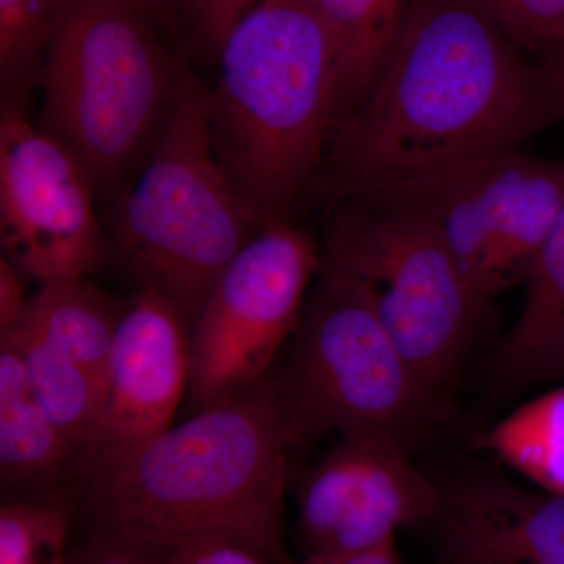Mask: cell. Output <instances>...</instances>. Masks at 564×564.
<instances>
[{"instance_id":"cell-1","label":"cell","mask_w":564,"mask_h":564,"mask_svg":"<svg viewBox=\"0 0 564 564\" xmlns=\"http://www.w3.org/2000/svg\"><path fill=\"white\" fill-rule=\"evenodd\" d=\"M564 122V87L470 0H410L380 79L337 122L304 198L337 203L518 151Z\"/></svg>"},{"instance_id":"cell-2","label":"cell","mask_w":564,"mask_h":564,"mask_svg":"<svg viewBox=\"0 0 564 564\" xmlns=\"http://www.w3.org/2000/svg\"><path fill=\"white\" fill-rule=\"evenodd\" d=\"M291 433L269 375L150 443L66 481L80 534L170 545L195 536L250 544L272 564L284 547Z\"/></svg>"},{"instance_id":"cell-3","label":"cell","mask_w":564,"mask_h":564,"mask_svg":"<svg viewBox=\"0 0 564 564\" xmlns=\"http://www.w3.org/2000/svg\"><path fill=\"white\" fill-rule=\"evenodd\" d=\"M218 52L206 98L215 159L262 225L291 218L336 124L328 32L311 0H261Z\"/></svg>"},{"instance_id":"cell-4","label":"cell","mask_w":564,"mask_h":564,"mask_svg":"<svg viewBox=\"0 0 564 564\" xmlns=\"http://www.w3.org/2000/svg\"><path fill=\"white\" fill-rule=\"evenodd\" d=\"M141 9L137 0H62L40 69L41 131L96 192L117 188L154 150L184 76Z\"/></svg>"},{"instance_id":"cell-5","label":"cell","mask_w":564,"mask_h":564,"mask_svg":"<svg viewBox=\"0 0 564 564\" xmlns=\"http://www.w3.org/2000/svg\"><path fill=\"white\" fill-rule=\"evenodd\" d=\"M207 90L182 76L161 140L110 214L111 261L139 292L172 304L193 329L215 282L262 223L212 150Z\"/></svg>"},{"instance_id":"cell-6","label":"cell","mask_w":564,"mask_h":564,"mask_svg":"<svg viewBox=\"0 0 564 564\" xmlns=\"http://www.w3.org/2000/svg\"><path fill=\"white\" fill-rule=\"evenodd\" d=\"M293 452L328 433L414 444L445 414L393 343L369 289L322 267L295 332L270 367Z\"/></svg>"},{"instance_id":"cell-7","label":"cell","mask_w":564,"mask_h":564,"mask_svg":"<svg viewBox=\"0 0 564 564\" xmlns=\"http://www.w3.org/2000/svg\"><path fill=\"white\" fill-rule=\"evenodd\" d=\"M322 267L358 278L415 377L443 400L478 317L432 212L403 187L361 193L332 209Z\"/></svg>"},{"instance_id":"cell-8","label":"cell","mask_w":564,"mask_h":564,"mask_svg":"<svg viewBox=\"0 0 564 564\" xmlns=\"http://www.w3.org/2000/svg\"><path fill=\"white\" fill-rule=\"evenodd\" d=\"M321 269V247L291 218L267 221L245 245L215 282L191 333L188 414L232 399L269 372Z\"/></svg>"},{"instance_id":"cell-9","label":"cell","mask_w":564,"mask_h":564,"mask_svg":"<svg viewBox=\"0 0 564 564\" xmlns=\"http://www.w3.org/2000/svg\"><path fill=\"white\" fill-rule=\"evenodd\" d=\"M478 317L525 281L564 202V162L505 152L421 184Z\"/></svg>"},{"instance_id":"cell-10","label":"cell","mask_w":564,"mask_h":564,"mask_svg":"<svg viewBox=\"0 0 564 564\" xmlns=\"http://www.w3.org/2000/svg\"><path fill=\"white\" fill-rule=\"evenodd\" d=\"M93 185L65 147L24 113L0 120V242L22 276L85 280L111 261L109 236L93 209Z\"/></svg>"},{"instance_id":"cell-11","label":"cell","mask_w":564,"mask_h":564,"mask_svg":"<svg viewBox=\"0 0 564 564\" xmlns=\"http://www.w3.org/2000/svg\"><path fill=\"white\" fill-rule=\"evenodd\" d=\"M402 445L377 434H343L300 475L295 541L302 556L351 554L423 529L437 485L415 469Z\"/></svg>"},{"instance_id":"cell-12","label":"cell","mask_w":564,"mask_h":564,"mask_svg":"<svg viewBox=\"0 0 564 564\" xmlns=\"http://www.w3.org/2000/svg\"><path fill=\"white\" fill-rule=\"evenodd\" d=\"M191 377V329L154 292L122 315L101 415L70 456L62 486L107 466L172 429Z\"/></svg>"},{"instance_id":"cell-13","label":"cell","mask_w":564,"mask_h":564,"mask_svg":"<svg viewBox=\"0 0 564 564\" xmlns=\"http://www.w3.org/2000/svg\"><path fill=\"white\" fill-rule=\"evenodd\" d=\"M436 485L422 529L434 564H564V496L529 491L494 467Z\"/></svg>"},{"instance_id":"cell-14","label":"cell","mask_w":564,"mask_h":564,"mask_svg":"<svg viewBox=\"0 0 564 564\" xmlns=\"http://www.w3.org/2000/svg\"><path fill=\"white\" fill-rule=\"evenodd\" d=\"M525 282L524 307L492 362L507 392L564 380V202Z\"/></svg>"},{"instance_id":"cell-15","label":"cell","mask_w":564,"mask_h":564,"mask_svg":"<svg viewBox=\"0 0 564 564\" xmlns=\"http://www.w3.org/2000/svg\"><path fill=\"white\" fill-rule=\"evenodd\" d=\"M74 445L36 402L20 352L0 347V480L44 499L62 494Z\"/></svg>"},{"instance_id":"cell-16","label":"cell","mask_w":564,"mask_h":564,"mask_svg":"<svg viewBox=\"0 0 564 564\" xmlns=\"http://www.w3.org/2000/svg\"><path fill=\"white\" fill-rule=\"evenodd\" d=\"M124 313L110 295L85 278L44 284L28 299L11 326L50 345L107 391L115 339Z\"/></svg>"},{"instance_id":"cell-17","label":"cell","mask_w":564,"mask_h":564,"mask_svg":"<svg viewBox=\"0 0 564 564\" xmlns=\"http://www.w3.org/2000/svg\"><path fill=\"white\" fill-rule=\"evenodd\" d=\"M311 2L332 40L337 124L362 106L380 79L402 32L410 0Z\"/></svg>"},{"instance_id":"cell-18","label":"cell","mask_w":564,"mask_h":564,"mask_svg":"<svg viewBox=\"0 0 564 564\" xmlns=\"http://www.w3.org/2000/svg\"><path fill=\"white\" fill-rule=\"evenodd\" d=\"M0 347L20 352L33 397L76 452L101 415L106 389L77 364L14 326L0 332Z\"/></svg>"},{"instance_id":"cell-19","label":"cell","mask_w":564,"mask_h":564,"mask_svg":"<svg viewBox=\"0 0 564 564\" xmlns=\"http://www.w3.org/2000/svg\"><path fill=\"white\" fill-rule=\"evenodd\" d=\"M478 445L541 491L564 496V388L522 404L478 437Z\"/></svg>"},{"instance_id":"cell-20","label":"cell","mask_w":564,"mask_h":564,"mask_svg":"<svg viewBox=\"0 0 564 564\" xmlns=\"http://www.w3.org/2000/svg\"><path fill=\"white\" fill-rule=\"evenodd\" d=\"M62 0H0L2 109L24 113L50 44Z\"/></svg>"},{"instance_id":"cell-21","label":"cell","mask_w":564,"mask_h":564,"mask_svg":"<svg viewBox=\"0 0 564 564\" xmlns=\"http://www.w3.org/2000/svg\"><path fill=\"white\" fill-rule=\"evenodd\" d=\"M76 507L65 494L7 500L0 508V564H65Z\"/></svg>"},{"instance_id":"cell-22","label":"cell","mask_w":564,"mask_h":564,"mask_svg":"<svg viewBox=\"0 0 564 564\" xmlns=\"http://www.w3.org/2000/svg\"><path fill=\"white\" fill-rule=\"evenodd\" d=\"M519 50L541 54L564 31V0H470Z\"/></svg>"},{"instance_id":"cell-23","label":"cell","mask_w":564,"mask_h":564,"mask_svg":"<svg viewBox=\"0 0 564 564\" xmlns=\"http://www.w3.org/2000/svg\"><path fill=\"white\" fill-rule=\"evenodd\" d=\"M65 564H166V545L117 534H80Z\"/></svg>"},{"instance_id":"cell-24","label":"cell","mask_w":564,"mask_h":564,"mask_svg":"<svg viewBox=\"0 0 564 564\" xmlns=\"http://www.w3.org/2000/svg\"><path fill=\"white\" fill-rule=\"evenodd\" d=\"M166 564H272L243 541L195 536L166 545Z\"/></svg>"},{"instance_id":"cell-25","label":"cell","mask_w":564,"mask_h":564,"mask_svg":"<svg viewBox=\"0 0 564 564\" xmlns=\"http://www.w3.org/2000/svg\"><path fill=\"white\" fill-rule=\"evenodd\" d=\"M256 0H184L196 32L212 47L220 51L223 41L254 7Z\"/></svg>"},{"instance_id":"cell-26","label":"cell","mask_w":564,"mask_h":564,"mask_svg":"<svg viewBox=\"0 0 564 564\" xmlns=\"http://www.w3.org/2000/svg\"><path fill=\"white\" fill-rule=\"evenodd\" d=\"M22 274L9 259H0V332L9 329L20 317L28 299L21 285Z\"/></svg>"},{"instance_id":"cell-27","label":"cell","mask_w":564,"mask_h":564,"mask_svg":"<svg viewBox=\"0 0 564 564\" xmlns=\"http://www.w3.org/2000/svg\"><path fill=\"white\" fill-rule=\"evenodd\" d=\"M291 564H403L397 552L395 540L366 551L351 552V554L302 556L292 560Z\"/></svg>"},{"instance_id":"cell-28","label":"cell","mask_w":564,"mask_h":564,"mask_svg":"<svg viewBox=\"0 0 564 564\" xmlns=\"http://www.w3.org/2000/svg\"><path fill=\"white\" fill-rule=\"evenodd\" d=\"M538 58H540V65L564 87V31Z\"/></svg>"},{"instance_id":"cell-29","label":"cell","mask_w":564,"mask_h":564,"mask_svg":"<svg viewBox=\"0 0 564 564\" xmlns=\"http://www.w3.org/2000/svg\"><path fill=\"white\" fill-rule=\"evenodd\" d=\"M137 2H139L141 7H144V6H162V3H165L166 0H137Z\"/></svg>"}]
</instances>
